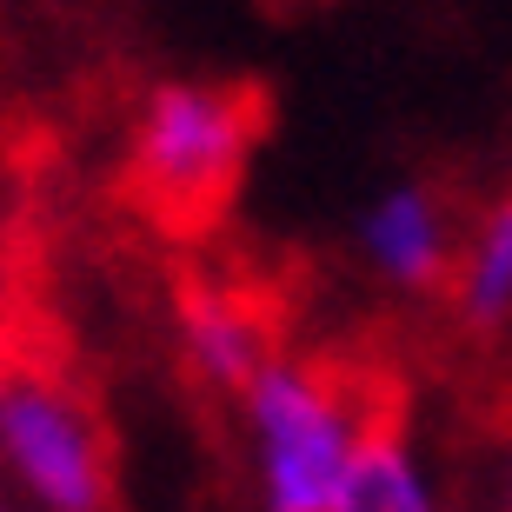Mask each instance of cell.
Instances as JSON below:
<instances>
[{"mask_svg": "<svg viewBox=\"0 0 512 512\" xmlns=\"http://www.w3.org/2000/svg\"><path fill=\"white\" fill-rule=\"evenodd\" d=\"M453 300L473 326H499L512 313V200L486 207L453 253Z\"/></svg>", "mask_w": 512, "mask_h": 512, "instance_id": "52a82bcc", "label": "cell"}, {"mask_svg": "<svg viewBox=\"0 0 512 512\" xmlns=\"http://www.w3.org/2000/svg\"><path fill=\"white\" fill-rule=\"evenodd\" d=\"M360 247H366L380 280L419 293V286H439L453 273L459 233L426 187H393L386 200H373V213H366V227H360Z\"/></svg>", "mask_w": 512, "mask_h": 512, "instance_id": "5b68a950", "label": "cell"}, {"mask_svg": "<svg viewBox=\"0 0 512 512\" xmlns=\"http://www.w3.org/2000/svg\"><path fill=\"white\" fill-rule=\"evenodd\" d=\"M0 486L34 512H107L114 446L74 380L47 366L0 373Z\"/></svg>", "mask_w": 512, "mask_h": 512, "instance_id": "3957f363", "label": "cell"}, {"mask_svg": "<svg viewBox=\"0 0 512 512\" xmlns=\"http://www.w3.org/2000/svg\"><path fill=\"white\" fill-rule=\"evenodd\" d=\"M247 399V446L266 512H326L346 459L380 426V399L340 366L320 360H273L240 386Z\"/></svg>", "mask_w": 512, "mask_h": 512, "instance_id": "6da1fadb", "label": "cell"}, {"mask_svg": "<svg viewBox=\"0 0 512 512\" xmlns=\"http://www.w3.org/2000/svg\"><path fill=\"white\" fill-rule=\"evenodd\" d=\"M253 133H260V114L240 87L167 80L133 120L127 173L140 207L167 227H207L240 187Z\"/></svg>", "mask_w": 512, "mask_h": 512, "instance_id": "7a4b0ae2", "label": "cell"}, {"mask_svg": "<svg viewBox=\"0 0 512 512\" xmlns=\"http://www.w3.org/2000/svg\"><path fill=\"white\" fill-rule=\"evenodd\" d=\"M506 512H512V473H506Z\"/></svg>", "mask_w": 512, "mask_h": 512, "instance_id": "9c48e42d", "label": "cell"}, {"mask_svg": "<svg viewBox=\"0 0 512 512\" xmlns=\"http://www.w3.org/2000/svg\"><path fill=\"white\" fill-rule=\"evenodd\" d=\"M0 512H14V499H7V486H0Z\"/></svg>", "mask_w": 512, "mask_h": 512, "instance_id": "ba28073f", "label": "cell"}, {"mask_svg": "<svg viewBox=\"0 0 512 512\" xmlns=\"http://www.w3.org/2000/svg\"><path fill=\"white\" fill-rule=\"evenodd\" d=\"M180 346H187L193 373L207 386H233L240 393L273 360V320H266V306L253 300L247 286L200 280L180 300Z\"/></svg>", "mask_w": 512, "mask_h": 512, "instance_id": "277c9868", "label": "cell"}, {"mask_svg": "<svg viewBox=\"0 0 512 512\" xmlns=\"http://www.w3.org/2000/svg\"><path fill=\"white\" fill-rule=\"evenodd\" d=\"M326 512H439L433 473H426V459L413 453V439L399 433L393 419H380L360 439V453L346 459Z\"/></svg>", "mask_w": 512, "mask_h": 512, "instance_id": "8992f818", "label": "cell"}]
</instances>
